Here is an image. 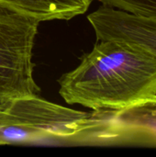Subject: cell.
I'll return each instance as SVG.
<instances>
[{
    "mask_svg": "<svg viewBox=\"0 0 156 157\" xmlns=\"http://www.w3.org/2000/svg\"><path fill=\"white\" fill-rule=\"evenodd\" d=\"M68 104L116 110L156 95V57L119 40H99L79 65L59 80Z\"/></svg>",
    "mask_w": 156,
    "mask_h": 157,
    "instance_id": "1",
    "label": "cell"
},
{
    "mask_svg": "<svg viewBox=\"0 0 156 157\" xmlns=\"http://www.w3.org/2000/svg\"><path fill=\"white\" fill-rule=\"evenodd\" d=\"M100 121L97 110L84 112L29 95L0 109V144L42 142L90 143Z\"/></svg>",
    "mask_w": 156,
    "mask_h": 157,
    "instance_id": "2",
    "label": "cell"
},
{
    "mask_svg": "<svg viewBox=\"0 0 156 157\" xmlns=\"http://www.w3.org/2000/svg\"><path fill=\"white\" fill-rule=\"evenodd\" d=\"M40 22L0 10V107L10 100L38 95L33 79L32 49Z\"/></svg>",
    "mask_w": 156,
    "mask_h": 157,
    "instance_id": "3",
    "label": "cell"
},
{
    "mask_svg": "<svg viewBox=\"0 0 156 157\" xmlns=\"http://www.w3.org/2000/svg\"><path fill=\"white\" fill-rule=\"evenodd\" d=\"M90 144L156 147V95L116 110H97Z\"/></svg>",
    "mask_w": 156,
    "mask_h": 157,
    "instance_id": "4",
    "label": "cell"
},
{
    "mask_svg": "<svg viewBox=\"0 0 156 157\" xmlns=\"http://www.w3.org/2000/svg\"><path fill=\"white\" fill-rule=\"evenodd\" d=\"M98 40H119L142 48L156 57V18L141 17L102 5L88 15Z\"/></svg>",
    "mask_w": 156,
    "mask_h": 157,
    "instance_id": "5",
    "label": "cell"
},
{
    "mask_svg": "<svg viewBox=\"0 0 156 157\" xmlns=\"http://www.w3.org/2000/svg\"><path fill=\"white\" fill-rule=\"evenodd\" d=\"M94 0H0V10L39 22L69 20L84 14Z\"/></svg>",
    "mask_w": 156,
    "mask_h": 157,
    "instance_id": "6",
    "label": "cell"
},
{
    "mask_svg": "<svg viewBox=\"0 0 156 157\" xmlns=\"http://www.w3.org/2000/svg\"><path fill=\"white\" fill-rule=\"evenodd\" d=\"M103 5L133 15L156 18V0H99Z\"/></svg>",
    "mask_w": 156,
    "mask_h": 157,
    "instance_id": "7",
    "label": "cell"
},
{
    "mask_svg": "<svg viewBox=\"0 0 156 157\" xmlns=\"http://www.w3.org/2000/svg\"><path fill=\"white\" fill-rule=\"evenodd\" d=\"M0 109H2V107H0Z\"/></svg>",
    "mask_w": 156,
    "mask_h": 157,
    "instance_id": "8",
    "label": "cell"
}]
</instances>
